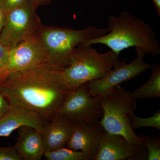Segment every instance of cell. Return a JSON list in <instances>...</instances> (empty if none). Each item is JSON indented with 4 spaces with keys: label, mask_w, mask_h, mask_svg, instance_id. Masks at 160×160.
Here are the masks:
<instances>
[{
    "label": "cell",
    "mask_w": 160,
    "mask_h": 160,
    "mask_svg": "<svg viewBox=\"0 0 160 160\" xmlns=\"http://www.w3.org/2000/svg\"><path fill=\"white\" fill-rule=\"evenodd\" d=\"M75 125L56 114L40 132L46 151L66 147Z\"/></svg>",
    "instance_id": "cell-13"
},
{
    "label": "cell",
    "mask_w": 160,
    "mask_h": 160,
    "mask_svg": "<svg viewBox=\"0 0 160 160\" xmlns=\"http://www.w3.org/2000/svg\"><path fill=\"white\" fill-rule=\"evenodd\" d=\"M38 32L49 62L63 70L68 66L72 52L78 45L103 36L108 33V30L91 26L80 30L52 27L39 29Z\"/></svg>",
    "instance_id": "cell-5"
},
{
    "label": "cell",
    "mask_w": 160,
    "mask_h": 160,
    "mask_svg": "<svg viewBox=\"0 0 160 160\" xmlns=\"http://www.w3.org/2000/svg\"><path fill=\"white\" fill-rule=\"evenodd\" d=\"M48 122L36 112L10 105L0 118V138L8 136L22 126L32 127L40 132Z\"/></svg>",
    "instance_id": "cell-12"
},
{
    "label": "cell",
    "mask_w": 160,
    "mask_h": 160,
    "mask_svg": "<svg viewBox=\"0 0 160 160\" xmlns=\"http://www.w3.org/2000/svg\"><path fill=\"white\" fill-rule=\"evenodd\" d=\"M139 137L146 148L148 160H160V138L153 134Z\"/></svg>",
    "instance_id": "cell-17"
},
{
    "label": "cell",
    "mask_w": 160,
    "mask_h": 160,
    "mask_svg": "<svg viewBox=\"0 0 160 160\" xmlns=\"http://www.w3.org/2000/svg\"><path fill=\"white\" fill-rule=\"evenodd\" d=\"M0 160H22L14 146H0Z\"/></svg>",
    "instance_id": "cell-19"
},
{
    "label": "cell",
    "mask_w": 160,
    "mask_h": 160,
    "mask_svg": "<svg viewBox=\"0 0 160 160\" xmlns=\"http://www.w3.org/2000/svg\"><path fill=\"white\" fill-rule=\"evenodd\" d=\"M9 50L0 42V79L6 71L9 62Z\"/></svg>",
    "instance_id": "cell-21"
},
{
    "label": "cell",
    "mask_w": 160,
    "mask_h": 160,
    "mask_svg": "<svg viewBox=\"0 0 160 160\" xmlns=\"http://www.w3.org/2000/svg\"><path fill=\"white\" fill-rule=\"evenodd\" d=\"M44 156L48 160H87L82 151H75L67 147L46 151Z\"/></svg>",
    "instance_id": "cell-16"
},
{
    "label": "cell",
    "mask_w": 160,
    "mask_h": 160,
    "mask_svg": "<svg viewBox=\"0 0 160 160\" xmlns=\"http://www.w3.org/2000/svg\"><path fill=\"white\" fill-rule=\"evenodd\" d=\"M14 146L24 160H41L46 152L40 132L29 126L18 129V138Z\"/></svg>",
    "instance_id": "cell-14"
},
{
    "label": "cell",
    "mask_w": 160,
    "mask_h": 160,
    "mask_svg": "<svg viewBox=\"0 0 160 160\" xmlns=\"http://www.w3.org/2000/svg\"><path fill=\"white\" fill-rule=\"evenodd\" d=\"M29 0H0V4L5 13L26 5Z\"/></svg>",
    "instance_id": "cell-20"
},
{
    "label": "cell",
    "mask_w": 160,
    "mask_h": 160,
    "mask_svg": "<svg viewBox=\"0 0 160 160\" xmlns=\"http://www.w3.org/2000/svg\"><path fill=\"white\" fill-rule=\"evenodd\" d=\"M108 32L100 37L87 40L85 45L102 44L119 55L124 49L131 47L142 48L147 54L155 57L160 54V46L156 39L157 32L148 23L127 11L108 18Z\"/></svg>",
    "instance_id": "cell-2"
},
{
    "label": "cell",
    "mask_w": 160,
    "mask_h": 160,
    "mask_svg": "<svg viewBox=\"0 0 160 160\" xmlns=\"http://www.w3.org/2000/svg\"><path fill=\"white\" fill-rule=\"evenodd\" d=\"M29 1L35 8H36L38 5L41 4L44 0H29Z\"/></svg>",
    "instance_id": "cell-25"
},
{
    "label": "cell",
    "mask_w": 160,
    "mask_h": 160,
    "mask_svg": "<svg viewBox=\"0 0 160 160\" xmlns=\"http://www.w3.org/2000/svg\"><path fill=\"white\" fill-rule=\"evenodd\" d=\"M104 131L100 122L77 125L66 147L82 151L87 160H95Z\"/></svg>",
    "instance_id": "cell-11"
},
{
    "label": "cell",
    "mask_w": 160,
    "mask_h": 160,
    "mask_svg": "<svg viewBox=\"0 0 160 160\" xmlns=\"http://www.w3.org/2000/svg\"><path fill=\"white\" fill-rule=\"evenodd\" d=\"M149 79L144 85L131 92L135 100L158 98L160 97V65H152Z\"/></svg>",
    "instance_id": "cell-15"
},
{
    "label": "cell",
    "mask_w": 160,
    "mask_h": 160,
    "mask_svg": "<svg viewBox=\"0 0 160 160\" xmlns=\"http://www.w3.org/2000/svg\"><path fill=\"white\" fill-rule=\"evenodd\" d=\"M131 127L132 130L143 127H153L160 130V111L158 110L152 116L147 118L138 117L133 115L131 120Z\"/></svg>",
    "instance_id": "cell-18"
},
{
    "label": "cell",
    "mask_w": 160,
    "mask_h": 160,
    "mask_svg": "<svg viewBox=\"0 0 160 160\" xmlns=\"http://www.w3.org/2000/svg\"><path fill=\"white\" fill-rule=\"evenodd\" d=\"M34 7L30 2L6 13L0 42L10 50L39 30Z\"/></svg>",
    "instance_id": "cell-8"
},
{
    "label": "cell",
    "mask_w": 160,
    "mask_h": 160,
    "mask_svg": "<svg viewBox=\"0 0 160 160\" xmlns=\"http://www.w3.org/2000/svg\"><path fill=\"white\" fill-rule=\"evenodd\" d=\"M6 14L4 11L1 4H0V33L2 31L4 23H5V19H6Z\"/></svg>",
    "instance_id": "cell-23"
},
{
    "label": "cell",
    "mask_w": 160,
    "mask_h": 160,
    "mask_svg": "<svg viewBox=\"0 0 160 160\" xmlns=\"http://www.w3.org/2000/svg\"><path fill=\"white\" fill-rule=\"evenodd\" d=\"M119 60L118 55L112 50L99 53L92 45L81 43L73 49L62 73L67 86L73 91L85 83L105 77Z\"/></svg>",
    "instance_id": "cell-3"
},
{
    "label": "cell",
    "mask_w": 160,
    "mask_h": 160,
    "mask_svg": "<svg viewBox=\"0 0 160 160\" xmlns=\"http://www.w3.org/2000/svg\"><path fill=\"white\" fill-rule=\"evenodd\" d=\"M100 98L103 114L100 124L105 131L122 136L129 143L146 151L139 137L131 128V118L137 109V103L131 92L119 85Z\"/></svg>",
    "instance_id": "cell-4"
},
{
    "label": "cell",
    "mask_w": 160,
    "mask_h": 160,
    "mask_svg": "<svg viewBox=\"0 0 160 160\" xmlns=\"http://www.w3.org/2000/svg\"><path fill=\"white\" fill-rule=\"evenodd\" d=\"M147 152L129 143L122 136L103 132L95 160H146Z\"/></svg>",
    "instance_id": "cell-10"
},
{
    "label": "cell",
    "mask_w": 160,
    "mask_h": 160,
    "mask_svg": "<svg viewBox=\"0 0 160 160\" xmlns=\"http://www.w3.org/2000/svg\"><path fill=\"white\" fill-rule=\"evenodd\" d=\"M57 114L75 126L100 122L103 114L101 98L90 96L85 83L71 91Z\"/></svg>",
    "instance_id": "cell-6"
},
{
    "label": "cell",
    "mask_w": 160,
    "mask_h": 160,
    "mask_svg": "<svg viewBox=\"0 0 160 160\" xmlns=\"http://www.w3.org/2000/svg\"><path fill=\"white\" fill-rule=\"evenodd\" d=\"M137 56L130 63L118 61L106 76L99 79L86 83L87 91L92 97L101 98L124 82L129 81L150 69L152 65L145 62L147 54L140 47H135Z\"/></svg>",
    "instance_id": "cell-7"
},
{
    "label": "cell",
    "mask_w": 160,
    "mask_h": 160,
    "mask_svg": "<svg viewBox=\"0 0 160 160\" xmlns=\"http://www.w3.org/2000/svg\"><path fill=\"white\" fill-rule=\"evenodd\" d=\"M155 8L156 9L158 14L160 16V0H152Z\"/></svg>",
    "instance_id": "cell-24"
},
{
    "label": "cell",
    "mask_w": 160,
    "mask_h": 160,
    "mask_svg": "<svg viewBox=\"0 0 160 160\" xmlns=\"http://www.w3.org/2000/svg\"><path fill=\"white\" fill-rule=\"evenodd\" d=\"M62 70L46 62L12 72L0 82V93L10 105L34 112L49 122L71 91Z\"/></svg>",
    "instance_id": "cell-1"
},
{
    "label": "cell",
    "mask_w": 160,
    "mask_h": 160,
    "mask_svg": "<svg viewBox=\"0 0 160 160\" xmlns=\"http://www.w3.org/2000/svg\"><path fill=\"white\" fill-rule=\"evenodd\" d=\"M46 62L48 55L36 32L9 50V62L0 82L12 72Z\"/></svg>",
    "instance_id": "cell-9"
},
{
    "label": "cell",
    "mask_w": 160,
    "mask_h": 160,
    "mask_svg": "<svg viewBox=\"0 0 160 160\" xmlns=\"http://www.w3.org/2000/svg\"><path fill=\"white\" fill-rule=\"evenodd\" d=\"M10 104L4 97L0 93V118L9 109Z\"/></svg>",
    "instance_id": "cell-22"
}]
</instances>
